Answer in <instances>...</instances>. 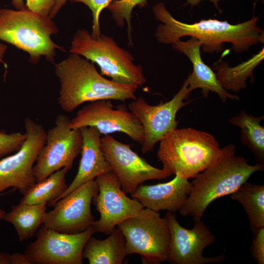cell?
Returning a JSON list of instances; mask_svg holds the SVG:
<instances>
[{"label":"cell","instance_id":"obj_1","mask_svg":"<svg viewBox=\"0 0 264 264\" xmlns=\"http://www.w3.org/2000/svg\"><path fill=\"white\" fill-rule=\"evenodd\" d=\"M153 11L155 19L161 22L155 32L156 39L161 44H172L181 37L190 36L201 43L204 53H220L224 43H229L235 52L242 53L264 43V30L258 24L259 17L254 15L236 24L213 19L187 23L176 19L163 2L154 5Z\"/></svg>","mask_w":264,"mask_h":264},{"label":"cell","instance_id":"obj_2","mask_svg":"<svg viewBox=\"0 0 264 264\" xmlns=\"http://www.w3.org/2000/svg\"><path fill=\"white\" fill-rule=\"evenodd\" d=\"M60 82L58 101L61 109L71 112L87 102L135 100L138 86L115 82L97 70L94 63L75 53L55 65Z\"/></svg>","mask_w":264,"mask_h":264},{"label":"cell","instance_id":"obj_3","mask_svg":"<svg viewBox=\"0 0 264 264\" xmlns=\"http://www.w3.org/2000/svg\"><path fill=\"white\" fill-rule=\"evenodd\" d=\"M263 166L261 164L251 165L244 157L236 155L233 144L224 146L213 162L194 178L190 192L179 214L192 217L194 221L201 219L211 203L232 194Z\"/></svg>","mask_w":264,"mask_h":264},{"label":"cell","instance_id":"obj_4","mask_svg":"<svg viewBox=\"0 0 264 264\" xmlns=\"http://www.w3.org/2000/svg\"><path fill=\"white\" fill-rule=\"evenodd\" d=\"M221 148L211 134L191 128L176 129L159 141L157 156L171 176L195 178L215 159Z\"/></svg>","mask_w":264,"mask_h":264},{"label":"cell","instance_id":"obj_5","mask_svg":"<svg viewBox=\"0 0 264 264\" xmlns=\"http://www.w3.org/2000/svg\"><path fill=\"white\" fill-rule=\"evenodd\" d=\"M59 30L49 16L22 10L0 9V39L28 53L37 64L42 56L54 62L57 49L64 48L51 39Z\"/></svg>","mask_w":264,"mask_h":264},{"label":"cell","instance_id":"obj_6","mask_svg":"<svg viewBox=\"0 0 264 264\" xmlns=\"http://www.w3.org/2000/svg\"><path fill=\"white\" fill-rule=\"evenodd\" d=\"M69 52L97 64L101 74L115 82L139 87L146 82L142 66L136 65L133 56L107 35L101 33L94 38L88 30L79 29L72 39Z\"/></svg>","mask_w":264,"mask_h":264},{"label":"cell","instance_id":"obj_7","mask_svg":"<svg viewBox=\"0 0 264 264\" xmlns=\"http://www.w3.org/2000/svg\"><path fill=\"white\" fill-rule=\"evenodd\" d=\"M117 227L126 241L128 255L141 256L143 263L167 262L171 243L170 228L165 218L147 208L120 223Z\"/></svg>","mask_w":264,"mask_h":264},{"label":"cell","instance_id":"obj_8","mask_svg":"<svg viewBox=\"0 0 264 264\" xmlns=\"http://www.w3.org/2000/svg\"><path fill=\"white\" fill-rule=\"evenodd\" d=\"M70 119L58 115L54 126L46 132L45 144L40 150L33 167L36 182L42 181L63 168L71 169L80 154L83 137L80 129H71Z\"/></svg>","mask_w":264,"mask_h":264},{"label":"cell","instance_id":"obj_9","mask_svg":"<svg viewBox=\"0 0 264 264\" xmlns=\"http://www.w3.org/2000/svg\"><path fill=\"white\" fill-rule=\"evenodd\" d=\"M26 139L15 154L0 160V194L10 187L23 195L36 182L33 167L45 144L46 132L42 125L27 117L24 121Z\"/></svg>","mask_w":264,"mask_h":264},{"label":"cell","instance_id":"obj_10","mask_svg":"<svg viewBox=\"0 0 264 264\" xmlns=\"http://www.w3.org/2000/svg\"><path fill=\"white\" fill-rule=\"evenodd\" d=\"M191 91L185 80L179 91L170 101L151 105L139 97L129 104V110L141 123L144 131L141 151L143 154L152 151L155 145L172 131L176 129L178 111L186 105Z\"/></svg>","mask_w":264,"mask_h":264},{"label":"cell","instance_id":"obj_11","mask_svg":"<svg viewBox=\"0 0 264 264\" xmlns=\"http://www.w3.org/2000/svg\"><path fill=\"white\" fill-rule=\"evenodd\" d=\"M101 148L123 191L132 194L144 182L165 179L171 175L150 164L131 148L110 134L101 138Z\"/></svg>","mask_w":264,"mask_h":264},{"label":"cell","instance_id":"obj_12","mask_svg":"<svg viewBox=\"0 0 264 264\" xmlns=\"http://www.w3.org/2000/svg\"><path fill=\"white\" fill-rule=\"evenodd\" d=\"M98 192L95 179L89 181L58 200L45 213L43 224L56 231L75 234L92 226L91 204Z\"/></svg>","mask_w":264,"mask_h":264},{"label":"cell","instance_id":"obj_13","mask_svg":"<svg viewBox=\"0 0 264 264\" xmlns=\"http://www.w3.org/2000/svg\"><path fill=\"white\" fill-rule=\"evenodd\" d=\"M94 233L92 227L80 233L67 234L43 225L25 253L33 264H82L84 247Z\"/></svg>","mask_w":264,"mask_h":264},{"label":"cell","instance_id":"obj_14","mask_svg":"<svg viewBox=\"0 0 264 264\" xmlns=\"http://www.w3.org/2000/svg\"><path fill=\"white\" fill-rule=\"evenodd\" d=\"M71 129L92 127L102 134L122 132L142 144L143 127L135 115L124 105L115 108L110 100H99L84 106L70 121Z\"/></svg>","mask_w":264,"mask_h":264},{"label":"cell","instance_id":"obj_15","mask_svg":"<svg viewBox=\"0 0 264 264\" xmlns=\"http://www.w3.org/2000/svg\"><path fill=\"white\" fill-rule=\"evenodd\" d=\"M165 218L170 233L171 243L167 262L171 264H208L222 262L223 254L206 257L204 249L213 244L215 238L201 220H195L192 229H187L178 222L175 214L168 211Z\"/></svg>","mask_w":264,"mask_h":264},{"label":"cell","instance_id":"obj_16","mask_svg":"<svg viewBox=\"0 0 264 264\" xmlns=\"http://www.w3.org/2000/svg\"><path fill=\"white\" fill-rule=\"evenodd\" d=\"M95 180L98 192L92 201L100 218L92 227L94 232L110 234L116 226L144 207L138 200L126 195L112 171L97 176Z\"/></svg>","mask_w":264,"mask_h":264},{"label":"cell","instance_id":"obj_17","mask_svg":"<svg viewBox=\"0 0 264 264\" xmlns=\"http://www.w3.org/2000/svg\"><path fill=\"white\" fill-rule=\"evenodd\" d=\"M188 179L178 175L171 180L154 185H139L131 194L144 208L157 212L167 210L174 213L182 208L191 188Z\"/></svg>","mask_w":264,"mask_h":264},{"label":"cell","instance_id":"obj_18","mask_svg":"<svg viewBox=\"0 0 264 264\" xmlns=\"http://www.w3.org/2000/svg\"><path fill=\"white\" fill-rule=\"evenodd\" d=\"M172 45L174 49L185 54L192 64L193 71L186 79L191 91L200 88L204 97L212 91L217 93L222 102L227 99L239 100L237 95L229 93L222 87L216 73L204 63L201 56V44L198 39L191 37L185 42L179 40Z\"/></svg>","mask_w":264,"mask_h":264},{"label":"cell","instance_id":"obj_19","mask_svg":"<svg viewBox=\"0 0 264 264\" xmlns=\"http://www.w3.org/2000/svg\"><path fill=\"white\" fill-rule=\"evenodd\" d=\"M80 129L83 144L78 170L72 182L58 200L85 183L112 171L101 148L100 132L92 127H84Z\"/></svg>","mask_w":264,"mask_h":264},{"label":"cell","instance_id":"obj_20","mask_svg":"<svg viewBox=\"0 0 264 264\" xmlns=\"http://www.w3.org/2000/svg\"><path fill=\"white\" fill-rule=\"evenodd\" d=\"M127 255L125 239L118 227L104 240L91 236L83 252V259L89 264H122Z\"/></svg>","mask_w":264,"mask_h":264},{"label":"cell","instance_id":"obj_21","mask_svg":"<svg viewBox=\"0 0 264 264\" xmlns=\"http://www.w3.org/2000/svg\"><path fill=\"white\" fill-rule=\"evenodd\" d=\"M46 205L20 202L6 213L4 219L13 225L21 242L33 237L43 223L46 213Z\"/></svg>","mask_w":264,"mask_h":264},{"label":"cell","instance_id":"obj_22","mask_svg":"<svg viewBox=\"0 0 264 264\" xmlns=\"http://www.w3.org/2000/svg\"><path fill=\"white\" fill-rule=\"evenodd\" d=\"M264 47L250 59L238 66L229 67L224 61H218L214 64L216 76L222 87L226 90L238 92L246 87L248 78L253 79V71L264 59Z\"/></svg>","mask_w":264,"mask_h":264},{"label":"cell","instance_id":"obj_23","mask_svg":"<svg viewBox=\"0 0 264 264\" xmlns=\"http://www.w3.org/2000/svg\"><path fill=\"white\" fill-rule=\"evenodd\" d=\"M68 171L67 168H63L44 180L36 182L23 194L20 203L54 205L67 188L66 175Z\"/></svg>","mask_w":264,"mask_h":264},{"label":"cell","instance_id":"obj_24","mask_svg":"<svg viewBox=\"0 0 264 264\" xmlns=\"http://www.w3.org/2000/svg\"><path fill=\"white\" fill-rule=\"evenodd\" d=\"M233 200L243 207L254 232L264 227V185L247 181L231 194Z\"/></svg>","mask_w":264,"mask_h":264},{"label":"cell","instance_id":"obj_25","mask_svg":"<svg viewBox=\"0 0 264 264\" xmlns=\"http://www.w3.org/2000/svg\"><path fill=\"white\" fill-rule=\"evenodd\" d=\"M264 116L255 117L244 111L231 117L229 121L241 129V139L259 158L264 156V128L260 122Z\"/></svg>","mask_w":264,"mask_h":264},{"label":"cell","instance_id":"obj_26","mask_svg":"<svg viewBox=\"0 0 264 264\" xmlns=\"http://www.w3.org/2000/svg\"><path fill=\"white\" fill-rule=\"evenodd\" d=\"M147 0H114L107 7L110 12L113 19L119 27H123L125 23L127 26V34L130 45H132V12L137 5L144 6Z\"/></svg>","mask_w":264,"mask_h":264},{"label":"cell","instance_id":"obj_27","mask_svg":"<svg viewBox=\"0 0 264 264\" xmlns=\"http://www.w3.org/2000/svg\"><path fill=\"white\" fill-rule=\"evenodd\" d=\"M26 138L25 133L16 132L6 133L0 132V159L12 152L18 151Z\"/></svg>","mask_w":264,"mask_h":264},{"label":"cell","instance_id":"obj_28","mask_svg":"<svg viewBox=\"0 0 264 264\" xmlns=\"http://www.w3.org/2000/svg\"><path fill=\"white\" fill-rule=\"evenodd\" d=\"M73 2H81L87 6L91 11L92 16V32L93 38L99 37L101 32L99 24V16L102 11L113 0H71Z\"/></svg>","mask_w":264,"mask_h":264},{"label":"cell","instance_id":"obj_29","mask_svg":"<svg viewBox=\"0 0 264 264\" xmlns=\"http://www.w3.org/2000/svg\"><path fill=\"white\" fill-rule=\"evenodd\" d=\"M254 233V238L250 247L252 255L258 264H264V227Z\"/></svg>","mask_w":264,"mask_h":264},{"label":"cell","instance_id":"obj_30","mask_svg":"<svg viewBox=\"0 0 264 264\" xmlns=\"http://www.w3.org/2000/svg\"><path fill=\"white\" fill-rule=\"evenodd\" d=\"M56 0H26L25 8L34 13L49 16Z\"/></svg>","mask_w":264,"mask_h":264},{"label":"cell","instance_id":"obj_31","mask_svg":"<svg viewBox=\"0 0 264 264\" xmlns=\"http://www.w3.org/2000/svg\"><path fill=\"white\" fill-rule=\"evenodd\" d=\"M11 264H32V262L29 256L26 254L21 253H13L10 255Z\"/></svg>","mask_w":264,"mask_h":264},{"label":"cell","instance_id":"obj_32","mask_svg":"<svg viewBox=\"0 0 264 264\" xmlns=\"http://www.w3.org/2000/svg\"><path fill=\"white\" fill-rule=\"evenodd\" d=\"M202 0H208L212 2L219 12L221 13L222 12V10L219 7V2L223 0H186V3L185 5L189 4L191 6V8H192L194 6H198Z\"/></svg>","mask_w":264,"mask_h":264},{"label":"cell","instance_id":"obj_33","mask_svg":"<svg viewBox=\"0 0 264 264\" xmlns=\"http://www.w3.org/2000/svg\"><path fill=\"white\" fill-rule=\"evenodd\" d=\"M67 0H56L55 5L49 14L50 18H53L60 10L62 7L65 4Z\"/></svg>","mask_w":264,"mask_h":264},{"label":"cell","instance_id":"obj_34","mask_svg":"<svg viewBox=\"0 0 264 264\" xmlns=\"http://www.w3.org/2000/svg\"><path fill=\"white\" fill-rule=\"evenodd\" d=\"M0 264H11L10 255L0 253Z\"/></svg>","mask_w":264,"mask_h":264},{"label":"cell","instance_id":"obj_35","mask_svg":"<svg viewBox=\"0 0 264 264\" xmlns=\"http://www.w3.org/2000/svg\"><path fill=\"white\" fill-rule=\"evenodd\" d=\"M12 3L17 10H22L25 8L23 0H11Z\"/></svg>","mask_w":264,"mask_h":264},{"label":"cell","instance_id":"obj_36","mask_svg":"<svg viewBox=\"0 0 264 264\" xmlns=\"http://www.w3.org/2000/svg\"><path fill=\"white\" fill-rule=\"evenodd\" d=\"M7 46L0 43V62L4 63L3 61V58L6 50Z\"/></svg>","mask_w":264,"mask_h":264},{"label":"cell","instance_id":"obj_37","mask_svg":"<svg viewBox=\"0 0 264 264\" xmlns=\"http://www.w3.org/2000/svg\"><path fill=\"white\" fill-rule=\"evenodd\" d=\"M6 213L4 210L0 208V219H4Z\"/></svg>","mask_w":264,"mask_h":264},{"label":"cell","instance_id":"obj_38","mask_svg":"<svg viewBox=\"0 0 264 264\" xmlns=\"http://www.w3.org/2000/svg\"><path fill=\"white\" fill-rule=\"evenodd\" d=\"M254 0L255 1H259V0Z\"/></svg>","mask_w":264,"mask_h":264}]
</instances>
